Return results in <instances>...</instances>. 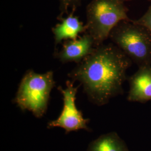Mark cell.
<instances>
[{
    "label": "cell",
    "mask_w": 151,
    "mask_h": 151,
    "mask_svg": "<svg viewBox=\"0 0 151 151\" xmlns=\"http://www.w3.org/2000/svg\"><path fill=\"white\" fill-rule=\"evenodd\" d=\"M131 60L114 44L96 46L68 74L83 86L88 100L103 106L123 93V85Z\"/></svg>",
    "instance_id": "1"
},
{
    "label": "cell",
    "mask_w": 151,
    "mask_h": 151,
    "mask_svg": "<svg viewBox=\"0 0 151 151\" xmlns=\"http://www.w3.org/2000/svg\"><path fill=\"white\" fill-rule=\"evenodd\" d=\"M55 84L52 70L38 73L28 70L20 81L14 102L22 111H30L36 118H41L47 110Z\"/></svg>",
    "instance_id": "2"
},
{
    "label": "cell",
    "mask_w": 151,
    "mask_h": 151,
    "mask_svg": "<svg viewBox=\"0 0 151 151\" xmlns=\"http://www.w3.org/2000/svg\"><path fill=\"white\" fill-rule=\"evenodd\" d=\"M128 9L121 0H92L87 6L86 32L96 46L109 38L110 32L120 22L130 20Z\"/></svg>",
    "instance_id": "3"
},
{
    "label": "cell",
    "mask_w": 151,
    "mask_h": 151,
    "mask_svg": "<svg viewBox=\"0 0 151 151\" xmlns=\"http://www.w3.org/2000/svg\"><path fill=\"white\" fill-rule=\"evenodd\" d=\"M109 38L139 67L151 65V32L135 20L120 22L110 32Z\"/></svg>",
    "instance_id": "4"
},
{
    "label": "cell",
    "mask_w": 151,
    "mask_h": 151,
    "mask_svg": "<svg viewBox=\"0 0 151 151\" xmlns=\"http://www.w3.org/2000/svg\"><path fill=\"white\" fill-rule=\"evenodd\" d=\"M78 88L79 86H74L73 82L70 80L66 81L65 88L62 86L58 87L63 97V109L57 119L49 122L48 128L60 127L65 129L66 134L81 129L91 131L87 125L90 119L84 118L82 112L77 109L76 104Z\"/></svg>",
    "instance_id": "5"
},
{
    "label": "cell",
    "mask_w": 151,
    "mask_h": 151,
    "mask_svg": "<svg viewBox=\"0 0 151 151\" xmlns=\"http://www.w3.org/2000/svg\"><path fill=\"white\" fill-rule=\"evenodd\" d=\"M95 47L93 39L85 32L78 39L65 40L60 50L55 53V56L63 63L75 62L78 64L90 54Z\"/></svg>",
    "instance_id": "6"
},
{
    "label": "cell",
    "mask_w": 151,
    "mask_h": 151,
    "mask_svg": "<svg viewBox=\"0 0 151 151\" xmlns=\"http://www.w3.org/2000/svg\"><path fill=\"white\" fill-rule=\"evenodd\" d=\"M129 82V101L145 103L151 100V65L140 67L130 77Z\"/></svg>",
    "instance_id": "7"
},
{
    "label": "cell",
    "mask_w": 151,
    "mask_h": 151,
    "mask_svg": "<svg viewBox=\"0 0 151 151\" xmlns=\"http://www.w3.org/2000/svg\"><path fill=\"white\" fill-rule=\"evenodd\" d=\"M71 12L65 17L60 19V22L52 28L55 44L60 43L63 40H75L79 34L86 32V27L77 16Z\"/></svg>",
    "instance_id": "8"
},
{
    "label": "cell",
    "mask_w": 151,
    "mask_h": 151,
    "mask_svg": "<svg viewBox=\"0 0 151 151\" xmlns=\"http://www.w3.org/2000/svg\"><path fill=\"white\" fill-rule=\"evenodd\" d=\"M87 151H129L128 147L115 132L100 135L88 145Z\"/></svg>",
    "instance_id": "9"
},
{
    "label": "cell",
    "mask_w": 151,
    "mask_h": 151,
    "mask_svg": "<svg viewBox=\"0 0 151 151\" xmlns=\"http://www.w3.org/2000/svg\"><path fill=\"white\" fill-rule=\"evenodd\" d=\"M60 14L59 16V19H60L65 14H68L70 8H71L72 11L74 12L76 7L80 5L81 0H60Z\"/></svg>",
    "instance_id": "10"
},
{
    "label": "cell",
    "mask_w": 151,
    "mask_h": 151,
    "mask_svg": "<svg viewBox=\"0 0 151 151\" xmlns=\"http://www.w3.org/2000/svg\"><path fill=\"white\" fill-rule=\"evenodd\" d=\"M135 22L146 27L151 32V4L146 13Z\"/></svg>",
    "instance_id": "11"
},
{
    "label": "cell",
    "mask_w": 151,
    "mask_h": 151,
    "mask_svg": "<svg viewBox=\"0 0 151 151\" xmlns=\"http://www.w3.org/2000/svg\"><path fill=\"white\" fill-rule=\"evenodd\" d=\"M121 1H122L123 2H125V1H132V0H121Z\"/></svg>",
    "instance_id": "12"
},
{
    "label": "cell",
    "mask_w": 151,
    "mask_h": 151,
    "mask_svg": "<svg viewBox=\"0 0 151 151\" xmlns=\"http://www.w3.org/2000/svg\"><path fill=\"white\" fill-rule=\"evenodd\" d=\"M149 1H150V2H151V0H149Z\"/></svg>",
    "instance_id": "13"
}]
</instances>
